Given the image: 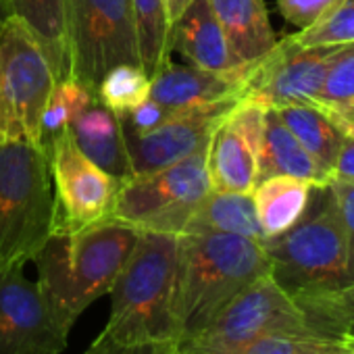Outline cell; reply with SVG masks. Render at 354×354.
I'll list each match as a JSON object with an SVG mask.
<instances>
[{
  "label": "cell",
  "mask_w": 354,
  "mask_h": 354,
  "mask_svg": "<svg viewBox=\"0 0 354 354\" xmlns=\"http://www.w3.org/2000/svg\"><path fill=\"white\" fill-rule=\"evenodd\" d=\"M140 230L104 219L77 232L53 234L34 257L38 288L59 323L71 333L80 315L109 294L127 263Z\"/></svg>",
  "instance_id": "6da1fadb"
},
{
  "label": "cell",
  "mask_w": 354,
  "mask_h": 354,
  "mask_svg": "<svg viewBox=\"0 0 354 354\" xmlns=\"http://www.w3.org/2000/svg\"><path fill=\"white\" fill-rule=\"evenodd\" d=\"M269 273L261 242L232 234H180L175 275L177 346Z\"/></svg>",
  "instance_id": "7a4b0ae2"
},
{
  "label": "cell",
  "mask_w": 354,
  "mask_h": 354,
  "mask_svg": "<svg viewBox=\"0 0 354 354\" xmlns=\"http://www.w3.org/2000/svg\"><path fill=\"white\" fill-rule=\"evenodd\" d=\"M177 236L140 232L138 242L111 288V317L100 337L125 346H175Z\"/></svg>",
  "instance_id": "3957f363"
},
{
  "label": "cell",
  "mask_w": 354,
  "mask_h": 354,
  "mask_svg": "<svg viewBox=\"0 0 354 354\" xmlns=\"http://www.w3.org/2000/svg\"><path fill=\"white\" fill-rule=\"evenodd\" d=\"M273 281L304 310L350 288L346 234L329 186L313 188L302 219L263 244Z\"/></svg>",
  "instance_id": "277c9868"
},
{
  "label": "cell",
  "mask_w": 354,
  "mask_h": 354,
  "mask_svg": "<svg viewBox=\"0 0 354 354\" xmlns=\"http://www.w3.org/2000/svg\"><path fill=\"white\" fill-rule=\"evenodd\" d=\"M57 198L46 152L0 142V273L24 269L55 234Z\"/></svg>",
  "instance_id": "5b68a950"
},
{
  "label": "cell",
  "mask_w": 354,
  "mask_h": 354,
  "mask_svg": "<svg viewBox=\"0 0 354 354\" xmlns=\"http://www.w3.org/2000/svg\"><path fill=\"white\" fill-rule=\"evenodd\" d=\"M207 150L167 169L129 177L119 186L111 219L123 221L140 232L180 236L203 198L213 190Z\"/></svg>",
  "instance_id": "8992f818"
},
{
  "label": "cell",
  "mask_w": 354,
  "mask_h": 354,
  "mask_svg": "<svg viewBox=\"0 0 354 354\" xmlns=\"http://www.w3.org/2000/svg\"><path fill=\"white\" fill-rule=\"evenodd\" d=\"M57 80L40 42L17 17L0 21V142L40 146L42 115Z\"/></svg>",
  "instance_id": "52a82bcc"
},
{
  "label": "cell",
  "mask_w": 354,
  "mask_h": 354,
  "mask_svg": "<svg viewBox=\"0 0 354 354\" xmlns=\"http://www.w3.org/2000/svg\"><path fill=\"white\" fill-rule=\"evenodd\" d=\"M269 333H317L304 310L267 273L240 292L173 354H227Z\"/></svg>",
  "instance_id": "ba28073f"
},
{
  "label": "cell",
  "mask_w": 354,
  "mask_h": 354,
  "mask_svg": "<svg viewBox=\"0 0 354 354\" xmlns=\"http://www.w3.org/2000/svg\"><path fill=\"white\" fill-rule=\"evenodd\" d=\"M71 77L96 90L117 65H140L131 0H65Z\"/></svg>",
  "instance_id": "9c48e42d"
},
{
  "label": "cell",
  "mask_w": 354,
  "mask_h": 354,
  "mask_svg": "<svg viewBox=\"0 0 354 354\" xmlns=\"http://www.w3.org/2000/svg\"><path fill=\"white\" fill-rule=\"evenodd\" d=\"M57 198L55 234L77 232L111 219L121 182L98 169L73 144L69 133L59 136L46 152Z\"/></svg>",
  "instance_id": "30bf717a"
},
{
  "label": "cell",
  "mask_w": 354,
  "mask_h": 354,
  "mask_svg": "<svg viewBox=\"0 0 354 354\" xmlns=\"http://www.w3.org/2000/svg\"><path fill=\"white\" fill-rule=\"evenodd\" d=\"M335 48L300 46L294 34L277 40L248 73L242 100H250L263 109L313 104Z\"/></svg>",
  "instance_id": "8fae6325"
},
{
  "label": "cell",
  "mask_w": 354,
  "mask_h": 354,
  "mask_svg": "<svg viewBox=\"0 0 354 354\" xmlns=\"http://www.w3.org/2000/svg\"><path fill=\"white\" fill-rule=\"evenodd\" d=\"M67 339L24 269L0 273V354H61Z\"/></svg>",
  "instance_id": "7c38bea8"
},
{
  "label": "cell",
  "mask_w": 354,
  "mask_h": 354,
  "mask_svg": "<svg viewBox=\"0 0 354 354\" xmlns=\"http://www.w3.org/2000/svg\"><path fill=\"white\" fill-rule=\"evenodd\" d=\"M265 111L267 109L250 100H240L215 129L207 150V167L213 190H254Z\"/></svg>",
  "instance_id": "4fadbf2b"
},
{
  "label": "cell",
  "mask_w": 354,
  "mask_h": 354,
  "mask_svg": "<svg viewBox=\"0 0 354 354\" xmlns=\"http://www.w3.org/2000/svg\"><path fill=\"white\" fill-rule=\"evenodd\" d=\"M232 109L201 111L175 117L150 131H123L133 175L167 169L201 150H207L219 123Z\"/></svg>",
  "instance_id": "5bb4252c"
},
{
  "label": "cell",
  "mask_w": 354,
  "mask_h": 354,
  "mask_svg": "<svg viewBox=\"0 0 354 354\" xmlns=\"http://www.w3.org/2000/svg\"><path fill=\"white\" fill-rule=\"evenodd\" d=\"M246 82L230 80L219 73L167 61L150 77V96L154 102L186 113L234 109L244 94Z\"/></svg>",
  "instance_id": "9a60e30c"
},
{
  "label": "cell",
  "mask_w": 354,
  "mask_h": 354,
  "mask_svg": "<svg viewBox=\"0 0 354 354\" xmlns=\"http://www.w3.org/2000/svg\"><path fill=\"white\" fill-rule=\"evenodd\" d=\"M169 44L171 53H180L192 67L238 82H246L250 73L234 59L209 0H192L182 11V15L171 24Z\"/></svg>",
  "instance_id": "2e32d148"
},
{
  "label": "cell",
  "mask_w": 354,
  "mask_h": 354,
  "mask_svg": "<svg viewBox=\"0 0 354 354\" xmlns=\"http://www.w3.org/2000/svg\"><path fill=\"white\" fill-rule=\"evenodd\" d=\"M67 133L86 158L121 184L133 177L117 113L104 106L98 96L73 119Z\"/></svg>",
  "instance_id": "e0dca14e"
},
{
  "label": "cell",
  "mask_w": 354,
  "mask_h": 354,
  "mask_svg": "<svg viewBox=\"0 0 354 354\" xmlns=\"http://www.w3.org/2000/svg\"><path fill=\"white\" fill-rule=\"evenodd\" d=\"M234 59L248 71L275 46L265 0H209Z\"/></svg>",
  "instance_id": "ac0fdd59"
},
{
  "label": "cell",
  "mask_w": 354,
  "mask_h": 354,
  "mask_svg": "<svg viewBox=\"0 0 354 354\" xmlns=\"http://www.w3.org/2000/svg\"><path fill=\"white\" fill-rule=\"evenodd\" d=\"M275 175L298 177V180H306L317 188H323L329 182L327 173L288 129L279 113L275 109H267L257 162V184Z\"/></svg>",
  "instance_id": "d6986e66"
},
{
  "label": "cell",
  "mask_w": 354,
  "mask_h": 354,
  "mask_svg": "<svg viewBox=\"0 0 354 354\" xmlns=\"http://www.w3.org/2000/svg\"><path fill=\"white\" fill-rule=\"evenodd\" d=\"M3 17L21 19L46 53L55 80L71 77L65 0H0Z\"/></svg>",
  "instance_id": "ffe728a7"
},
{
  "label": "cell",
  "mask_w": 354,
  "mask_h": 354,
  "mask_svg": "<svg viewBox=\"0 0 354 354\" xmlns=\"http://www.w3.org/2000/svg\"><path fill=\"white\" fill-rule=\"evenodd\" d=\"M182 234H232L265 244L252 192L211 190Z\"/></svg>",
  "instance_id": "44dd1931"
},
{
  "label": "cell",
  "mask_w": 354,
  "mask_h": 354,
  "mask_svg": "<svg viewBox=\"0 0 354 354\" xmlns=\"http://www.w3.org/2000/svg\"><path fill=\"white\" fill-rule=\"evenodd\" d=\"M313 188L317 186L290 175H275L254 186L252 198L267 240L288 232L302 219L308 209Z\"/></svg>",
  "instance_id": "7402d4cb"
},
{
  "label": "cell",
  "mask_w": 354,
  "mask_h": 354,
  "mask_svg": "<svg viewBox=\"0 0 354 354\" xmlns=\"http://www.w3.org/2000/svg\"><path fill=\"white\" fill-rule=\"evenodd\" d=\"M275 111L279 113L288 129L296 136V140L304 146V150L329 177V171L344 142V133L325 117L323 111L313 104H292Z\"/></svg>",
  "instance_id": "603a6c76"
},
{
  "label": "cell",
  "mask_w": 354,
  "mask_h": 354,
  "mask_svg": "<svg viewBox=\"0 0 354 354\" xmlns=\"http://www.w3.org/2000/svg\"><path fill=\"white\" fill-rule=\"evenodd\" d=\"M133 24L140 53V67L148 77L156 75L167 61H171V19L167 0H131Z\"/></svg>",
  "instance_id": "cb8c5ba5"
},
{
  "label": "cell",
  "mask_w": 354,
  "mask_h": 354,
  "mask_svg": "<svg viewBox=\"0 0 354 354\" xmlns=\"http://www.w3.org/2000/svg\"><path fill=\"white\" fill-rule=\"evenodd\" d=\"M96 90L84 86L82 82L67 77L55 84L50 98L46 102L42 115V129H40V148L48 152L53 142L67 133L73 119L94 100Z\"/></svg>",
  "instance_id": "d4e9b609"
},
{
  "label": "cell",
  "mask_w": 354,
  "mask_h": 354,
  "mask_svg": "<svg viewBox=\"0 0 354 354\" xmlns=\"http://www.w3.org/2000/svg\"><path fill=\"white\" fill-rule=\"evenodd\" d=\"M96 96L113 113H125L150 96V77L140 65H117L104 73Z\"/></svg>",
  "instance_id": "484cf974"
},
{
  "label": "cell",
  "mask_w": 354,
  "mask_h": 354,
  "mask_svg": "<svg viewBox=\"0 0 354 354\" xmlns=\"http://www.w3.org/2000/svg\"><path fill=\"white\" fill-rule=\"evenodd\" d=\"M300 46H342L354 42V0L337 3L310 28L294 34Z\"/></svg>",
  "instance_id": "4316f807"
},
{
  "label": "cell",
  "mask_w": 354,
  "mask_h": 354,
  "mask_svg": "<svg viewBox=\"0 0 354 354\" xmlns=\"http://www.w3.org/2000/svg\"><path fill=\"white\" fill-rule=\"evenodd\" d=\"M306 319L321 335H344L354 339V286L308 310Z\"/></svg>",
  "instance_id": "83f0119b"
},
{
  "label": "cell",
  "mask_w": 354,
  "mask_h": 354,
  "mask_svg": "<svg viewBox=\"0 0 354 354\" xmlns=\"http://www.w3.org/2000/svg\"><path fill=\"white\" fill-rule=\"evenodd\" d=\"M354 98V42L342 44L329 59L323 86L313 104L344 102Z\"/></svg>",
  "instance_id": "f1b7e54d"
},
{
  "label": "cell",
  "mask_w": 354,
  "mask_h": 354,
  "mask_svg": "<svg viewBox=\"0 0 354 354\" xmlns=\"http://www.w3.org/2000/svg\"><path fill=\"white\" fill-rule=\"evenodd\" d=\"M327 335L313 333H269L227 354H300Z\"/></svg>",
  "instance_id": "f546056e"
},
{
  "label": "cell",
  "mask_w": 354,
  "mask_h": 354,
  "mask_svg": "<svg viewBox=\"0 0 354 354\" xmlns=\"http://www.w3.org/2000/svg\"><path fill=\"white\" fill-rule=\"evenodd\" d=\"M327 186L331 188L339 207L344 234H346V269H348L350 286H354V182L329 180Z\"/></svg>",
  "instance_id": "4dcf8cb0"
},
{
  "label": "cell",
  "mask_w": 354,
  "mask_h": 354,
  "mask_svg": "<svg viewBox=\"0 0 354 354\" xmlns=\"http://www.w3.org/2000/svg\"><path fill=\"white\" fill-rule=\"evenodd\" d=\"M337 0H277L281 17L300 32L315 26Z\"/></svg>",
  "instance_id": "1f68e13d"
},
{
  "label": "cell",
  "mask_w": 354,
  "mask_h": 354,
  "mask_svg": "<svg viewBox=\"0 0 354 354\" xmlns=\"http://www.w3.org/2000/svg\"><path fill=\"white\" fill-rule=\"evenodd\" d=\"M325 113V117L344 133L354 138V98L344 102H329V104H313Z\"/></svg>",
  "instance_id": "d6a6232c"
},
{
  "label": "cell",
  "mask_w": 354,
  "mask_h": 354,
  "mask_svg": "<svg viewBox=\"0 0 354 354\" xmlns=\"http://www.w3.org/2000/svg\"><path fill=\"white\" fill-rule=\"evenodd\" d=\"M175 346H146V348H125L117 346L104 337H96L84 354H173Z\"/></svg>",
  "instance_id": "836d02e7"
},
{
  "label": "cell",
  "mask_w": 354,
  "mask_h": 354,
  "mask_svg": "<svg viewBox=\"0 0 354 354\" xmlns=\"http://www.w3.org/2000/svg\"><path fill=\"white\" fill-rule=\"evenodd\" d=\"M329 180L354 182V138L352 136H344L335 162L329 171Z\"/></svg>",
  "instance_id": "e575fe53"
},
{
  "label": "cell",
  "mask_w": 354,
  "mask_h": 354,
  "mask_svg": "<svg viewBox=\"0 0 354 354\" xmlns=\"http://www.w3.org/2000/svg\"><path fill=\"white\" fill-rule=\"evenodd\" d=\"M300 354H354V339L344 335H327L302 350Z\"/></svg>",
  "instance_id": "d590c367"
},
{
  "label": "cell",
  "mask_w": 354,
  "mask_h": 354,
  "mask_svg": "<svg viewBox=\"0 0 354 354\" xmlns=\"http://www.w3.org/2000/svg\"><path fill=\"white\" fill-rule=\"evenodd\" d=\"M192 3V0H167V11H169V19L171 24L182 15V11Z\"/></svg>",
  "instance_id": "8d00e7d4"
},
{
  "label": "cell",
  "mask_w": 354,
  "mask_h": 354,
  "mask_svg": "<svg viewBox=\"0 0 354 354\" xmlns=\"http://www.w3.org/2000/svg\"><path fill=\"white\" fill-rule=\"evenodd\" d=\"M3 19H5V17H3V11H0V21H3Z\"/></svg>",
  "instance_id": "74e56055"
}]
</instances>
